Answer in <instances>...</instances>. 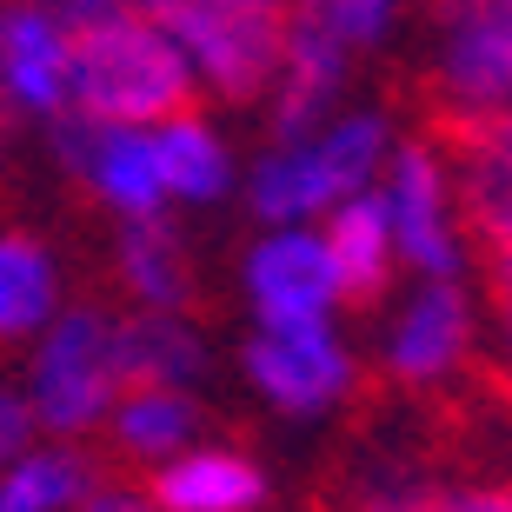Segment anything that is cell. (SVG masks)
Masks as SVG:
<instances>
[{"label": "cell", "instance_id": "obj_26", "mask_svg": "<svg viewBox=\"0 0 512 512\" xmlns=\"http://www.w3.org/2000/svg\"><path fill=\"white\" fill-rule=\"evenodd\" d=\"M366 512H446V486H380Z\"/></svg>", "mask_w": 512, "mask_h": 512}, {"label": "cell", "instance_id": "obj_5", "mask_svg": "<svg viewBox=\"0 0 512 512\" xmlns=\"http://www.w3.org/2000/svg\"><path fill=\"white\" fill-rule=\"evenodd\" d=\"M153 20L173 34L200 94L266 100L293 14L266 7V0H153Z\"/></svg>", "mask_w": 512, "mask_h": 512}, {"label": "cell", "instance_id": "obj_11", "mask_svg": "<svg viewBox=\"0 0 512 512\" xmlns=\"http://www.w3.org/2000/svg\"><path fill=\"white\" fill-rule=\"evenodd\" d=\"M67 167L114 220H153L167 213L160 160H153V127H107V120H74L67 127Z\"/></svg>", "mask_w": 512, "mask_h": 512}, {"label": "cell", "instance_id": "obj_2", "mask_svg": "<svg viewBox=\"0 0 512 512\" xmlns=\"http://www.w3.org/2000/svg\"><path fill=\"white\" fill-rule=\"evenodd\" d=\"M193 74L173 34L153 14H107L74 27L67 60V114L107 120V127H153V120L193 107Z\"/></svg>", "mask_w": 512, "mask_h": 512}, {"label": "cell", "instance_id": "obj_4", "mask_svg": "<svg viewBox=\"0 0 512 512\" xmlns=\"http://www.w3.org/2000/svg\"><path fill=\"white\" fill-rule=\"evenodd\" d=\"M373 200L386 213L399 273H413V280H466L473 220H466V200H459L453 153L433 147V140H399L386 153L380 180H373Z\"/></svg>", "mask_w": 512, "mask_h": 512}, {"label": "cell", "instance_id": "obj_27", "mask_svg": "<svg viewBox=\"0 0 512 512\" xmlns=\"http://www.w3.org/2000/svg\"><path fill=\"white\" fill-rule=\"evenodd\" d=\"M60 14H67V27H80V20H107V14H153V0H54Z\"/></svg>", "mask_w": 512, "mask_h": 512}, {"label": "cell", "instance_id": "obj_16", "mask_svg": "<svg viewBox=\"0 0 512 512\" xmlns=\"http://www.w3.org/2000/svg\"><path fill=\"white\" fill-rule=\"evenodd\" d=\"M114 273H120V286H127V300L140 313H187V300H193V260H187V240L173 233L167 213L120 220Z\"/></svg>", "mask_w": 512, "mask_h": 512}, {"label": "cell", "instance_id": "obj_7", "mask_svg": "<svg viewBox=\"0 0 512 512\" xmlns=\"http://www.w3.org/2000/svg\"><path fill=\"white\" fill-rule=\"evenodd\" d=\"M486 320L466 280H413L380 320V366L406 393H439L479 360Z\"/></svg>", "mask_w": 512, "mask_h": 512}, {"label": "cell", "instance_id": "obj_13", "mask_svg": "<svg viewBox=\"0 0 512 512\" xmlns=\"http://www.w3.org/2000/svg\"><path fill=\"white\" fill-rule=\"evenodd\" d=\"M147 499H153V512H260L266 473H260V459H247L240 446L193 439L187 453L153 466Z\"/></svg>", "mask_w": 512, "mask_h": 512}, {"label": "cell", "instance_id": "obj_23", "mask_svg": "<svg viewBox=\"0 0 512 512\" xmlns=\"http://www.w3.org/2000/svg\"><path fill=\"white\" fill-rule=\"evenodd\" d=\"M493 373L512 406V260H493Z\"/></svg>", "mask_w": 512, "mask_h": 512}, {"label": "cell", "instance_id": "obj_18", "mask_svg": "<svg viewBox=\"0 0 512 512\" xmlns=\"http://www.w3.org/2000/svg\"><path fill=\"white\" fill-rule=\"evenodd\" d=\"M320 240H326V253H333V273H340L346 300H380L386 286L399 280V253H393V233H386V213H380V200H373V187L326 213Z\"/></svg>", "mask_w": 512, "mask_h": 512}, {"label": "cell", "instance_id": "obj_1", "mask_svg": "<svg viewBox=\"0 0 512 512\" xmlns=\"http://www.w3.org/2000/svg\"><path fill=\"white\" fill-rule=\"evenodd\" d=\"M399 147V127L386 107H353L326 114L306 133H273V147L240 173V193L260 227H320L333 207L380 180L386 153Z\"/></svg>", "mask_w": 512, "mask_h": 512}, {"label": "cell", "instance_id": "obj_24", "mask_svg": "<svg viewBox=\"0 0 512 512\" xmlns=\"http://www.w3.org/2000/svg\"><path fill=\"white\" fill-rule=\"evenodd\" d=\"M34 433H40V426H34V413H27V393L0 380V466H7L14 453H27Z\"/></svg>", "mask_w": 512, "mask_h": 512}, {"label": "cell", "instance_id": "obj_6", "mask_svg": "<svg viewBox=\"0 0 512 512\" xmlns=\"http://www.w3.org/2000/svg\"><path fill=\"white\" fill-rule=\"evenodd\" d=\"M240 373L280 419H326L360 386V353L340 320H280L247 333Z\"/></svg>", "mask_w": 512, "mask_h": 512}, {"label": "cell", "instance_id": "obj_22", "mask_svg": "<svg viewBox=\"0 0 512 512\" xmlns=\"http://www.w3.org/2000/svg\"><path fill=\"white\" fill-rule=\"evenodd\" d=\"M406 14H413V0H300V7H293V20L320 27V34L333 40V47H346L353 60L386 47Z\"/></svg>", "mask_w": 512, "mask_h": 512}, {"label": "cell", "instance_id": "obj_12", "mask_svg": "<svg viewBox=\"0 0 512 512\" xmlns=\"http://www.w3.org/2000/svg\"><path fill=\"white\" fill-rule=\"evenodd\" d=\"M346 87H353V54L333 47L320 27L286 20V47H280V67H273V87H266L273 133L320 127L326 114H340V107H346Z\"/></svg>", "mask_w": 512, "mask_h": 512}, {"label": "cell", "instance_id": "obj_14", "mask_svg": "<svg viewBox=\"0 0 512 512\" xmlns=\"http://www.w3.org/2000/svg\"><path fill=\"white\" fill-rule=\"evenodd\" d=\"M153 160H160L167 207H220L240 187V153L200 107L153 120Z\"/></svg>", "mask_w": 512, "mask_h": 512}, {"label": "cell", "instance_id": "obj_15", "mask_svg": "<svg viewBox=\"0 0 512 512\" xmlns=\"http://www.w3.org/2000/svg\"><path fill=\"white\" fill-rule=\"evenodd\" d=\"M459 200L493 260H512V120H473L453 140Z\"/></svg>", "mask_w": 512, "mask_h": 512}, {"label": "cell", "instance_id": "obj_28", "mask_svg": "<svg viewBox=\"0 0 512 512\" xmlns=\"http://www.w3.org/2000/svg\"><path fill=\"white\" fill-rule=\"evenodd\" d=\"M266 7H280V14H293V7H300V0H266Z\"/></svg>", "mask_w": 512, "mask_h": 512}, {"label": "cell", "instance_id": "obj_9", "mask_svg": "<svg viewBox=\"0 0 512 512\" xmlns=\"http://www.w3.org/2000/svg\"><path fill=\"white\" fill-rule=\"evenodd\" d=\"M240 300L253 326L280 320H340L346 286L333 273L320 227H260L253 247L240 253Z\"/></svg>", "mask_w": 512, "mask_h": 512}, {"label": "cell", "instance_id": "obj_17", "mask_svg": "<svg viewBox=\"0 0 512 512\" xmlns=\"http://www.w3.org/2000/svg\"><path fill=\"white\" fill-rule=\"evenodd\" d=\"M100 433L114 439L127 459L160 466V459L187 453L200 439V399H193V386H120Z\"/></svg>", "mask_w": 512, "mask_h": 512}, {"label": "cell", "instance_id": "obj_10", "mask_svg": "<svg viewBox=\"0 0 512 512\" xmlns=\"http://www.w3.org/2000/svg\"><path fill=\"white\" fill-rule=\"evenodd\" d=\"M67 60H74V27L54 0H0V114L60 120Z\"/></svg>", "mask_w": 512, "mask_h": 512}, {"label": "cell", "instance_id": "obj_19", "mask_svg": "<svg viewBox=\"0 0 512 512\" xmlns=\"http://www.w3.org/2000/svg\"><path fill=\"white\" fill-rule=\"evenodd\" d=\"M120 366L127 386H193L207 373V340L187 313H120Z\"/></svg>", "mask_w": 512, "mask_h": 512}, {"label": "cell", "instance_id": "obj_20", "mask_svg": "<svg viewBox=\"0 0 512 512\" xmlns=\"http://www.w3.org/2000/svg\"><path fill=\"white\" fill-rule=\"evenodd\" d=\"M60 306V260L34 233H0V346L34 340Z\"/></svg>", "mask_w": 512, "mask_h": 512}, {"label": "cell", "instance_id": "obj_21", "mask_svg": "<svg viewBox=\"0 0 512 512\" xmlns=\"http://www.w3.org/2000/svg\"><path fill=\"white\" fill-rule=\"evenodd\" d=\"M94 466L74 439H54V446H27L0 466V512H74L80 493L94 486Z\"/></svg>", "mask_w": 512, "mask_h": 512}, {"label": "cell", "instance_id": "obj_3", "mask_svg": "<svg viewBox=\"0 0 512 512\" xmlns=\"http://www.w3.org/2000/svg\"><path fill=\"white\" fill-rule=\"evenodd\" d=\"M27 353V413L47 439H87L107 426L127 366H120V313L107 306H60Z\"/></svg>", "mask_w": 512, "mask_h": 512}, {"label": "cell", "instance_id": "obj_8", "mask_svg": "<svg viewBox=\"0 0 512 512\" xmlns=\"http://www.w3.org/2000/svg\"><path fill=\"white\" fill-rule=\"evenodd\" d=\"M433 100L453 127L512 120V0H439Z\"/></svg>", "mask_w": 512, "mask_h": 512}, {"label": "cell", "instance_id": "obj_25", "mask_svg": "<svg viewBox=\"0 0 512 512\" xmlns=\"http://www.w3.org/2000/svg\"><path fill=\"white\" fill-rule=\"evenodd\" d=\"M74 512H153L147 486H120V479H94L87 493H80Z\"/></svg>", "mask_w": 512, "mask_h": 512}]
</instances>
